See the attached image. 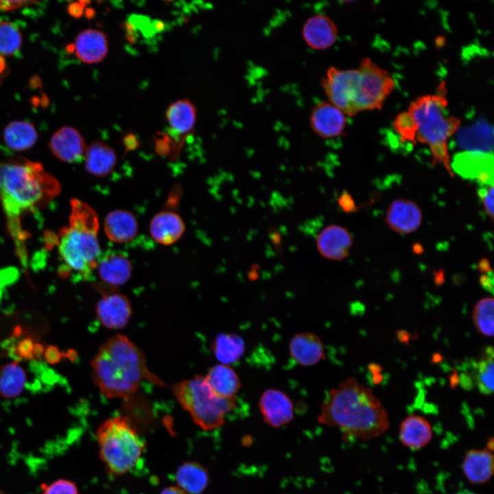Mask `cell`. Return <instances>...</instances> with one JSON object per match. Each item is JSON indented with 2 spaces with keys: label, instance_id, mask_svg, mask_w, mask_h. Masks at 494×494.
<instances>
[{
  "label": "cell",
  "instance_id": "obj_1",
  "mask_svg": "<svg viewBox=\"0 0 494 494\" xmlns=\"http://www.w3.org/2000/svg\"><path fill=\"white\" fill-rule=\"evenodd\" d=\"M60 191L59 182L38 162L20 157L0 163V201L19 252L25 238L21 218L45 206Z\"/></svg>",
  "mask_w": 494,
  "mask_h": 494
},
{
  "label": "cell",
  "instance_id": "obj_2",
  "mask_svg": "<svg viewBox=\"0 0 494 494\" xmlns=\"http://www.w3.org/2000/svg\"><path fill=\"white\" fill-rule=\"evenodd\" d=\"M318 421L361 440L377 437L389 427L387 412L372 389L353 377L329 390L322 403Z\"/></svg>",
  "mask_w": 494,
  "mask_h": 494
},
{
  "label": "cell",
  "instance_id": "obj_3",
  "mask_svg": "<svg viewBox=\"0 0 494 494\" xmlns=\"http://www.w3.org/2000/svg\"><path fill=\"white\" fill-rule=\"evenodd\" d=\"M322 85L330 103L346 115L354 116L363 110L381 109L395 82L388 71L364 58L356 69L331 67Z\"/></svg>",
  "mask_w": 494,
  "mask_h": 494
},
{
  "label": "cell",
  "instance_id": "obj_4",
  "mask_svg": "<svg viewBox=\"0 0 494 494\" xmlns=\"http://www.w3.org/2000/svg\"><path fill=\"white\" fill-rule=\"evenodd\" d=\"M91 364L94 383L108 398L131 397L144 379L163 384L148 370L141 349L123 335H116L105 342Z\"/></svg>",
  "mask_w": 494,
  "mask_h": 494
},
{
  "label": "cell",
  "instance_id": "obj_5",
  "mask_svg": "<svg viewBox=\"0 0 494 494\" xmlns=\"http://www.w3.org/2000/svg\"><path fill=\"white\" fill-rule=\"evenodd\" d=\"M98 228V217L94 209L73 198L69 226L59 234L58 252L64 263L60 272L62 277L74 272L84 280L91 278L102 255Z\"/></svg>",
  "mask_w": 494,
  "mask_h": 494
},
{
  "label": "cell",
  "instance_id": "obj_6",
  "mask_svg": "<svg viewBox=\"0 0 494 494\" xmlns=\"http://www.w3.org/2000/svg\"><path fill=\"white\" fill-rule=\"evenodd\" d=\"M448 104L445 83L443 82L436 93L420 96L412 102L407 113L415 129V141L429 145L432 164H442L454 176L448 152V139L459 128L461 120L447 116Z\"/></svg>",
  "mask_w": 494,
  "mask_h": 494
},
{
  "label": "cell",
  "instance_id": "obj_7",
  "mask_svg": "<svg viewBox=\"0 0 494 494\" xmlns=\"http://www.w3.org/2000/svg\"><path fill=\"white\" fill-rule=\"evenodd\" d=\"M99 458L106 470L121 475L129 471L139 460L145 443L126 416L110 418L96 432Z\"/></svg>",
  "mask_w": 494,
  "mask_h": 494
},
{
  "label": "cell",
  "instance_id": "obj_8",
  "mask_svg": "<svg viewBox=\"0 0 494 494\" xmlns=\"http://www.w3.org/2000/svg\"><path fill=\"white\" fill-rule=\"evenodd\" d=\"M171 390L194 423L205 430L220 427L237 403L236 397L226 398L217 395L204 376L197 375L176 383Z\"/></svg>",
  "mask_w": 494,
  "mask_h": 494
},
{
  "label": "cell",
  "instance_id": "obj_9",
  "mask_svg": "<svg viewBox=\"0 0 494 494\" xmlns=\"http://www.w3.org/2000/svg\"><path fill=\"white\" fill-rule=\"evenodd\" d=\"M97 318L102 325L110 329L124 328L132 315V305L128 298L119 293L104 294L96 305Z\"/></svg>",
  "mask_w": 494,
  "mask_h": 494
},
{
  "label": "cell",
  "instance_id": "obj_10",
  "mask_svg": "<svg viewBox=\"0 0 494 494\" xmlns=\"http://www.w3.org/2000/svg\"><path fill=\"white\" fill-rule=\"evenodd\" d=\"M309 124L312 130L324 139L342 135L347 124L346 115L329 102H320L311 110Z\"/></svg>",
  "mask_w": 494,
  "mask_h": 494
},
{
  "label": "cell",
  "instance_id": "obj_11",
  "mask_svg": "<svg viewBox=\"0 0 494 494\" xmlns=\"http://www.w3.org/2000/svg\"><path fill=\"white\" fill-rule=\"evenodd\" d=\"M259 408L263 421L273 427H280L294 417L292 401L279 389L266 390L259 399Z\"/></svg>",
  "mask_w": 494,
  "mask_h": 494
},
{
  "label": "cell",
  "instance_id": "obj_12",
  "mask_svg": "<svg viewBox=\"0 0 494 494\" xmlns=\"http://www.w3.org/2000/svg\"><path fill=\"white\" fill-rule=\"evenodd\" d=\"M353 244V237L344 227L331 224L320 231L316 247L320 255L327 259L341 261L347 257Z\"/></svg>",
  "mask_w": 494,
  "mask_h": 494
},
{
  "label": "cell",
  "instance_id": "obj_13",
  "mask_svg": "<svg viewBox=\"0 0 494 494\" xmlns=\"http://www.w3.org/2000/svg\"><path fill=\"white\" fill-rule=\"evenodd\" d=\"M49 148L56 158L69 163L82 161L86 150L81 134L70 126L58 130L51 137Z\"/></svg>",
  "mask_w": 494,
  "mask_h": 494
},
{
  "label": "cell",
  "instance_id": "obj_14",
  "mask_svg": "<svg viewBox=\"0 0 494 494\" xmlns=\"http://www.w3.org/2000/svg\"><path fill=\"white\" fill-rule=\"evenodd\" d=\"M96 268L105 285L114 288L125 284L132 274V264L126 254L108 250L101 255Z\"/></svg>",
  "mask_w": 494,
  "mask_h": 494
},
{
  "label": "cell",
  "instance_id": "obj_15",
  "mask_svg": "<svg viewBox=\"0 0 494 494\" xmlns=\"http://www.w3.org/2000/svg\"><path fill=\"white\" fill-rule=\"evenodd\" d=\"M385 222L393 231L408 234L416 231L421 225L422 212L413 201L396 199L388 208Z\"/></svg>",
  "mask_w": 494,
  "mask_h": 494
},
{
  "label": "cell",
  "instance_id": "obj_16",
  "mask_svg": "<svg viewBox=\"0 0 494 494\" xmlns=\"http://www.w3.org/2000/svg\"><path fill=\"white\" fill-rule=\"evenodd\" d=\"M338 33L335 23L327 16L320 14L309 17L302 30L305 43L316 50L331 47L337 40Z\"/></svg>",
  "mask_w": 494,
  "mask_h": 494
},
{
  "label": "cell",
  "instance_id": "obj_17",
  "mask_svg": "<svg viewBox=\"0 0 494 494\" xmlns=\"http://www.w3.org/2000/svg\"><path fill=\"white\" fill-rule=\"evenodd\" d=\"M292 359L303 366H311L321 361L325 355L324 344L315 333L303 331L295 334L289 342Z\"/></svg>",
  "mask_w": 494,
  "mask_h": 494
},
{
  "label": "cell",
  "instance_id": "obj_18",
  "mask_svg": "<svg viewBox=\"0 0 494 494\" xmlns=\"http://www.w3.org/2000/svg\"><path fill=\"white\" fill-rule=\"evenodd\" d=\"M493 156L481 152H466L455 158L454 167L460 175L478 179L481 184L493 185Z\"/></svg>",
  "mask_w": 494,
  "mask_h": 494
},
{
  "label": "cell",
  "instance_id": "obj_19",
  "mask_svg": "<svg viewBox=\"0 0 494 494\" xmlns=\"http://www.w3.org/2000/svg\"><path fill=\"white\" fill-rule=\"evenodd\" d=\"M77 58L86 64L101 62L108 51L106 35L96 29H87L81 32L73 44Z\"/></svg>",
  "mask_w": 494,
  "mask_h": 494
},
{
  "label": "cell",
  "instance_id": "obj_20",
  "mask_svg": "<svg viewBox=\"0 0 494 494\" xmlns=\"http://www.w3.org/2000/svg\"><path fill=\"white\" fill-rule=\"evenodd\" d=\"M493 455L488 449L468 451L462 464L465 477L473 484L488 482L493 475Z\"/></svg>",
  "mask_w": 494,
  "mask_h": 494
},
{
  "label": "cell",
  "instance_id": "obj_21",
  "mask_svg": "<svg viewBox=\"0 0 494 494\" xmlns=\"http://www.w3.org/2000/svg\"><path fill=\"white\" fill-rule=\"evenodd\" d=\"M104 227L107 237L119 244L133 239L138 231L136 217L130 212L123 209L110 212L105 218Z\"/></svg>",
  "mask_w": 494,
  "mask_h": 494
},
{
  "label": "cell",
  "instance_id": "obj_22",
  "mask_svg": "<svg viewBox=\"0 0 494 494\" xmlns=\"http://www.w3.org/2000/svg\"><path fill=\"white\" fill-rule=\"evenodd\" d=\"M185 229L181 217L170 211L157 213L152 218L150 232L151 236L158 243L169 245L180 239Z\"/></svg>",
  "mask_w": 494,
  "mask_h": 494
},
{
  "label": "cell",
  "instance_id": "obj_23",
  "mask_svg": "<svg viewBox=\"0 0 494 494\" xmlns=\"http://www.w3.org/2000/svg\"><path fill=\"white\" fill-rule=\"evenodd\" d=\"M165 117L172 133L178 137H184L194 128L196 108L189 99H178L168 106Z\"/></svg>",
  "mask_w": 494,
  "mask_h": 494
},
{
  "label": "cell",
  "instance_id": "obj_24",
  "mask_svg": "<svg viewBox=\"0 0 494 494\" xmlns=\"http://www.w3.org/2000/svg\"><path fill=\"white\" fill-rule=\"evenodd\" d=\"M85 168L91 174L103 177L114 169L117 156L114 150L106 143L96 141L91 143L84 155Z\"/></svg>",
  "mask_w": 494,
  "mask_h": 494
},
{
  "label": "cell",
  "instance_id": "obj_25",
  "mask_svg": "<svg viewBox=\"0 0 494 494\" xmlns=\"http://www.w3.org/2000/svg\"><path fill=\"white\" fill-rule=\"evenodd\" d=\"M399 436L402 445L412 449H419L431 440L432 427L424 417L413 414L401 422Z\"/></svg>",
  "mask_w": 494,
  "mask_h": 494
},
{
  "label": "cell",
  "instance_id": "obj_26",
  "mask_svg": "<svg viewBox=\"0 0 494 494\" xmlns=\"http://www.w3.org/2000/svg\"><path fill=\"white\" fill-rule=\"evenodd\" d=\"M204 377L211 389L222 397H235L241 388L239 377L230 365L216 364L208 370Z\"/></svg>",
  "mask_w": 494,
  "mask_h": 494
},
{
  "label": "cell",
  "instance_id": "obj_27",
  "mask_svg": "<svg viewBox=\"0 0 494 494\" xmlns=\"http://www.w3.org/2000/svg\"><path fill=\"white\" fill-rule=\"evenodd\" d=\"M209 479L207 469L194 461L183 462L175 473L177 486L187 494H201L207 488Z\"/></svg>",
  "mask_w": 494,
  "mask_h": 494
},
{
  "label": "cell",
  "instance_id": "obj_28",
  "mask_svg": "<svg viewBox=\"0 0 494 494\" xmlns=\"http://www.w3.org/2000/svg\"><path fill=\"white\" fill-rule=\"evenodd\" d=\"M37 139V131L29 121H14L9 123L3 130L5 145L14 151H24L31 148Z\"/></svg>",
  "mask_w": 494,
  "mask_h": 494
},
{
  "label": "cell",
  "instance_id": "obj_29",
  "mask_svg": "<svg viewBox=\"0 0 494 494\" xmlns=\"http://www.w3.org/2000/svg\"><path fill=\"white\" fill-rule=\"evenodd\" d=\"M212 351L220 364L230 365L237 362L245 352V343L241 336L234 333H220L213 343Z\"/></svg>",
  "mask_w": 494,
  "mask_h": 494
},
{
  "label": "cell",
  "instance_id": "obj_30",
  "mask_svg": "<svg viewBox=\"0 0 494 494\" xmlns=\"http://www.w3.org/2000/svg\"><path fill=\"white\" fill-rule=\"evenodd\" d=\"M27 375L18 361L0 367V396L12 399L19 396L26 383Z\"/></svg>",
  "mask_w": 494,
  "mask_h": 494
},
{
  "label": "cell",
  "instance_id": "obj_31",
  "mask_svg": "<svg viewBox=\"0 0 494 494\" xmlns=\"http://www.w3.org/2000/svg\"><path fill=\"white\" fill-rule=\"evenodd\" d=\"M494 301L492 297L480 299L473 311V322L478 331L486 337L493 336Z\"/></svg>",
  "mask_w": 494,
  "mask_h": 494
},
{
  "label": "cell",
  "instance_id": "obj_32",
  "mask_svg": "<svg viewBox=\"0 0 494 494\" xmlns=\"http://www.w3.org/2000/svg\"><path fill=\"white\" fill-rule=\"evenodd\" d=\"M22 36L18 27L12 23L0 21V56L15 54L21 48Z\"/></svg>",
  "mask_w": 494,
  "mask_h": 494
},
{
  "label": "cell",
  "instance_id": "obj_33",
  "mask_svg": "<svg viewBox=\"0 0 494 494\" xmlns=\"http://www.w3.org/2000/svg\"><path fill=\"white\" fill-rule=\"evenodd\" d=\"M482 358L479 361L477 368V383L480 390L490 395L493 391V350L489 347L483 353Z\"/></svg>",
  "mask_w": 494,
  "mask_h": 494
},
{
  "label": "cell",
  "instance_id": "obj_34",
  "mask_svg": "<svg viewBox=\"0 0 494 494\" xmlns=\"http://www.w3.org/2000/svg\"><path fill=\"white\" fill-rule=\"evenodd\" d=\"M394 128L403 141L413 143H416L415 129L407 111L402 112L396 117L394 121Z\"/></svg>",
  "mask_w": 494,
  "mask_h": 494
},
{
  "label": "cell",
  "instance_id": "obj_35",
  "mask_svg": "<svg viewBox=\"0 0 494 494\" xmlns=\"http://www.w3.org/2000/svg\"><path fill=\"white\" fill-rule=\"evenodd\" d=\"M42 494H78V490L73 482L60 479L49 484L42 485Z\"/></svg>",
  "mask_w": 494,
  "mask_h": 494
},
{
  "label": "cell",
  "instance_id": "obj_36",
  "mask_svg": "<svg viewBox=\"0 0 494 494\" xmlns=\"http://www.w3.org/2000/svg\"><path fill=\"white\" fill-rule=\"evenodd\" d=\"M35 342L32 337H24L12 347L11 355L16 361L30 360L34 359L32 351Z\"/></svg>",
  "mask_w": 494,
  "mask_h": 494
},
{
  "label": "cell",
  "instance_id": "obj_37",
  "mask_svg": "<svg viewBox=\"0 0 494 494\" xmlns=\"http://www.w3.org/2000/svg\"><path fill=\"white\" fill-rule=\"evenodd\" d=\"M481 187L478 190V195L482 200L484 209L486 214L493 219V185L488 184H481Z\"/></svg>",
  "mask_w": 494,
  "mask_h": 494
},
{
  "label": "cell",
  "instance_id": "obj_38",
  "mask_svg": "<svg viewBox=\"0 0 494 494\" xmlns=\"http://www.w3.org/2000/svg\"><path fill=\"white\" fill-rule=\"evenodd\" d=\"M340 207L346 213H352L357 211V205L351 194L344 191L338 199Z\"/></svg>",
  "mask_w": 494,
  "mask_h": 494
},
{
  "label": "cell",
  "instance_id": "obj_39",
  "mask_svg": "<svg viewBox=\"0 0 494 494\" xmlns=\"http://www.w3.org/2000/svg\"><path fill=\"white\" fill-rule=\"evenodd\" d=\"M43 357L47 362L50 364H56L60 362L62 356L58 346L49 345L45 350Z\"/></svg>",
  "mask_w": 494,
  "mask_h": 494
},
{
  "label": "cell",
  "instance_id": "obj_40",
  "mask_svg": "<svg viewBox=\"0 0 494 494\" xmlns=\"http://www.w3.org/2000/svg\"><path fill=\"white\" fill-rule=\"evenodd\" d=\"M84 3L85 1H78L71 3L68 7V12L69 14L75 18L82 16L85 6Z\"/></svg>",
  "mask_w": 494,
  "mask_h": 494
},
{
  "label": "cell",
  "instance_id": "obj_41",
  "mask_svg": "<svg viewBox=\"0 0 494 494\" xmlns=\"http://www.w3.org/2000/svg\"><path fill=\"white\" fill-rule=\"evenodd\" d=\"M32 1H0V10H10L18 8L23 6V4H27Z\"/></svg>",
  "mask_w": 494,
  "mask_h": 494
},
{
  "label": "cell",
  "instance_id": "obj_42",
  "mask_svg": "<svg viewBox=\"0 0 494 494\" xmlns=\"http://www.w3.org/2000/svg\"><path fill=\"white\" fill-rule=\"evenodd\" d=\"M493 278L490 279L488 274H483L480 278L481 285L487 290H493Z\"/></svg>",
  "mask_w": 494,
  "mask_h": 494
},
{
  "label": "cell",
  "instance_id": "obj_43",
  "mask_svg": "<svg viewBox=\"0 0 494 494\" xmlns=\"http://www.w3.org/2000/svg\"><path fill=\"white\" fill-rule=\"evenodd\" d=\"M45 346L40 342H35L33 347V357L34 358H40L44 353Z\"/></svg>",
  "mask_w": 494,
  "mask_h": 494
},
{
  "label": "cell",
  "instance_id": "obj_44",
  "mask_svg": "<svg viewBox=\"0 0 494 494\" xmlns=\"http://www.w3.org/2000/svg\"><path fill=\"white\" fill-rule=\"evenodd\" d=\"M160 494H187L177 486H170L163 489Z\"/></svg>",
  "mask_w": 494,
  "mask_h": 494
},
{
  "label": "cell",
  "instance_id": "obj_45",
  "mask_svg": "<svg viewBox=\"0 0 494 494\" xmlns=\"http://www.w3.org/2000/svg\"><path fill=\"white\" fill-rule=\"evenodd\" d=\"M478 268L482 272L488 273L492 272L489 261L486 259H482L478 263Z\"/></svg>",
  "mask_w": 494,
  "mask_h": 494
},
{
  "label": "cell",
  "instance_id": "obj_46",
  "mask_svg": "<svg viewBox=\"0 0 494 494\" xmlns=\"http://www.w3.org/2000/svg\"><path fill=\"white\" fill-rule=\"evenodd\" d=\"M8 72V67L4 58L0 56V83L3 79L5 77Z\"/></svg>",
  "mask_w": 494,
  "mask_h": 494
},
{
  "label": "cell",
  "instance_id": "obj_47",
  "mask_svg": "<svg viewBox=\"0 0 494 494\" xmlns=\"http://www.w3.org/2000/svg\"><path fill=\"white\" fill-rule=\"evenodd\" d=\"M397 337L401 342L408 343L410 339V334L404 330H401L398 331Z\"/></svg>",
  "mask_w": 494,
  "mask_h": 494
},
{
  "label": "cell",
  "instance_id": "obj_48",
  "mask_svg": "<svg viewBox=\"0 0 494 494\" xmlns=\"http://www.w3.org/2000/svg\"><path fill=\"white\" fill-rule=\"evenodd\" d=\"M62 356L67 357L70 361H74L77 357V353L73 349H68L66 352L62 353Z\"/></svg>",
  "mask_w": 494,
  "mask_h": 494
},
{
  "label": "cell",
  "instance_id": "obj_49",
  "mask_svg": "<svg viewBox=\"0 0 494 494\" xmlns=\"http://www.w3.org/2000/svg\"><path fill=\"white\" fill-rule=\"evenodd\" d=\"M369 369L373 375L380 373V371L381 370V368L378 364L374 363L369 366Z\"/></svg>",
  "mask_w": 494,
  "mask_h": 494
},
{
  "label": "cell",
  "instance_id": "obj_50",
  "mask_svg": "<svg viewBox=\"0 0 494 494\" xmlns=\"http://www.w3.org/2000/svg\"><path fill=\"white\" fill-rule=\"evenodd\" d=\"M458 381H459V379H458V377H457V375L456 374V373H454L453 374V375L451 376V377H450V384H451V386L452 387H454V386H456V385L457 384V383L458 382Z\"/></svg>",
  "mask_w": 494,
  "mask_h": 494
},
{
  "label": "cell",
  "instance_id": "obj_51",
  "mask_svg": "<svg viewBox=\"0 0 494 494\" xmlns=\"http://www.w3.org/2000/svg\"><path fill=\"white\" fill-rule=\"evenodd\" d=\"M382 380V375L380 373L373 375V382L375 384H379Z\"/></svg>",
  "mask_w": 494,
  "mask_h": 494
},
{
  "label": "cell",
  "instance_id": "obj_52",
  "mask_svg": "<svg viewBox=\"0 0 494 494\" xmlns=\"http://www.w3.org/2000/svg\"><path fill=\"white\" fill-rule=\"evenodd\" d=\"M457 494H477V493H473V492L470 491L467 489H464V490L459 491Z\"/></svg>",
  "mask_w": 494,
  "mask_h": 494
},
{
  "label": "cell",
  "instance_id": "obj_53",
  "mask_svg": "<svg viewBox=\"0 0 494 494\" xmlns=\"http://www.w3.org/2000/svg\"><path fill=\"white\" fill-rule=\"evenodd\" d=\"M0 494H5V493L0 491Z\"/></svg>",
  "mask_w": 494,
  "mask_h": 494
}]
</instances>
